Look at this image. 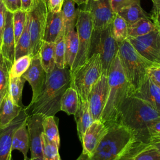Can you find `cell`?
Masks as SVG:
<instances>
[{
	"label": "cell",
	"instance_id": "6da1fadb",
	"mask_svg": "<svg viewBox=\"0 0 160 160\" xmlns=\"http://www.w3.org/2000/svg\"><path fill=\"white\" fill-rule=\"evenodd\" d=\"M70 81L69 68L61 69L55 66L50 73L47 74L45 83L38 97L25 107L28 116L33 114L55 116L60 111L61 98L69 86Z\"/></svg>",
	"mask_w": 160,
	"mask_h": 160
},
{
	"label": "cell",
	"instance_id": "7a4b0ae2",
	"mask_svg": "<svg viewBox=\"0 0 160 160\" xmlns=\"http://www.w3.org/2000/svg\"><path fill=\"white\" fill-rule=\"evenodd\" d=\"M108 78V96L101 121L109 128L118 123L121 107L134 93L132 88L124 75L118 53L111 64Z\"/></svg>",
	"mask_w": 160,
	"mask_h": 160
},
{
	"label": "cell",
	"instance_id": "3957f363",
	"mask_svg": "<svg viewBox=\"0 0 160 160\" xmlns=\"http://www.w3.org/2000/svg\"><path fill=\"white\" fill-rule=\"evenodd\" d=\"M159 116L160 113L149 104L132 95L125 101L121 107L117 124L128 128L135 138L149 144L148 124Z\"/></svg>",
	"mask_w": 160,
	"mask_h": 160
},
{
	"label": "cell",
	"instance_id": "277c9868",
	"mask_svg": "<svg viewBox=\"0 0 160 160\" xmlns=\"http://www.w3.org/2000/svg\"><path fill=\"white\" fill-rule=\"evenodd\" d=\"M118 44V54L122 69L134 92L146 79L148 69L154 64L139 54L128 39Z\"/></svg>",
	"mask_w": 160,
	"mask_h": 160
},
{
	"label": "cell",
	"instance_id": "5b68a950",
	"mask_svg": "<svg viewBox=\"0 0 160 160\" xmlns=\"http://www.w3.org/2000/svg\"><path fill=\"white\" fill-rule=\"evenodd\" d=\"M132 132L125 126L114 124L109 127L90 160H116L127 144L134 138Z\"/></svg>",
	"mask_w": 160,
	"mask_h": 160
},
{
	"label": "cell",
	"instance_id": "8992f818",
	"mask_svg": "<svg viewBox=\"0 0 160 160\" xmlns=\"http://www.w3.org/2000/svg\"><path fill=\"white\" fill-rule=\"evenodd\" d=\"M102 75V62L99 53L92 54L81 66L71 73L69 86L78 92L81 100H88L93 85Z\"/></svg>",
	"mask_w": 160,
	"mask_h": 160
},
{
	"label": "cell",
	"instance_id": "52a82bcc",
	"mask_svg": "<svg viewBox=\"0 0 160 160\" xmlns=\"http://www.w3.org/2000/svg\"><path fill=\"white\" fill-rule=\"evenodd\" d=\"M118 51L119 44L113 36L112 24L101 31L92 32L89 57L94 53L100 54L102 74L108 76L111 64Z\"/></svg>",
	"mask_w": 160,
	"mask_h": 160
},
{
	"label": "cell",
	"instance_id": "ba28073f",
	"mask_svg": "<svg viewBox=\"0 0 160 160\" xmlns=\"http://www.w3.org/2000/svg\"><path fill=\"white\" fill-rule=\"evenodd\" d=\"M76 30L78 38V51L70 72H74L89 58L93 27L89 11L78 9L76 22Z\"/></svg>",
	"mask_w": 160,
	"mask_h": 160
},
{
	"label": "cell",
	"instance_id": "9c48e42d",
	"mask_svg": "<svg viewBox=\"0 0 160 160\" xmlns=\"http://www.w3.org/2000/svg\"><path fill=\"white\" fill-rule=\"evenodd\" d=\"M48 12L47 5L43 0H34L32 8L28 12L32 56L39 52L43 42Z\"/></svg>",
	"mask_w": 160,
	"mask_h": 160
},
{
	"label": "cell",
	"instance_id": "30bf717a",
	"mask_svg": "<svg viewBox=\"0 0 160 160\" xmlns=\"http://www.w3.org/2000/svg\"><path fill=\"white\" fill-rule=\"evenodd\" d=\"M127 39L136 51L154 64L160 65V31L158 28L148 34Z\"/></svg>",
	"mask_w": 160,
	"mask_h": 160
},
{
	"label": "cell",
	"instance_id": "8fae6325",
	"mask_svg": "<svg viewBox=\"0 0 160 160\" xmlns=\"http://www.w3.org/2000/svg\"><path fill=\"white\" fill-rule=\"evenodd\" d=\"M85 9L89 11L93 31H101L112 23L116 13L112 10L109 0H88Z\"/></svg>",
	"mask_w": 160,
	"mask_h": 160
},
{
	"label": "cell",
	"instance_id": "7c38bea8",
	"mask_svg": "<svg viewBox=\"0 0 160 160\" xmlns=\"http://www.w3.org/2000/svg\"><path fill=\"white\" fill-rule=\"evenodd\" d=\"M108 92V76L102 74L98 81L92 87L88 98L90 114L94 121L101 120L107 102Z\"/></svg>",
	"mask_w": 160,
	"mask_h": 160
},
{
	"label": "cell",
	"instance_id": "4fadbf2b",
	"mask_svg": "<svg viewBox=\"0 0 160 160\" xmlns=\"http://www.w3.org/2000/svg\"><path fill=\"white\" fill-rule=\"evenodd\" d=\"M45 117L41 114H33L28 116L26 119L31 158H43L41 136L44 132L42 122Z\"/></svg>",
	"mask_w": 160,
	"mask_h": 160
},
{
	"label": "cell",
	"instance_id": "5bb4252c",
	"mask_svg": "<svg viewBox=\"0 0 160 160\" xmlns=\"http://www.w3.org/2000/svg\"><path fill=\"white\" fill-rule=\"evenodd\" d=\"M25 108L6 127L0 128V160H11L12 136L16 130L27 119Z\"/></svg>",
	"mask_w": 160,
	"mask_h": 160
},
{
	"label": "cell",
	"instance_id": "9a60e30c",
	"mask_svg": "<svg viewBox=\"0 0 160 160\" xmlns=\"http://www.w3.org/2000/svg\"><path fill=\"white\" fill-rule=\"evenodd\" d=\"M108 130L109 128L101 120L93 121L88 128L82 137V152L91 158Z\"/></svg>",
	"mask_w": 160,
	"mask_h": 160
},
{
	"label": "cell",
	"instance_id": "2e32d148",
	"mask_svg": "<svg viewBox=\"0 0 160 160\" xmlns=\"http://www.w3.org/2000/svg\"><path fill=\"white\" fill-rule=\"evenodd\" d=\"M47 74L43 69L39 52L32 56L31 64L22 77L29 82L32 91L31 101L34 100L40 93L46 79Z\"/></svg>",
	"mask_w": 160,
	"mask_h": 160
},
{
	"label": "cell",
	"instance_id": "e0dca14e",
	"mask_svg": "<svg viewBox=\"0 0 160 160\" xmlns=\"http://www.w3.org/2000/svg\"><path fill=\"white\" fill-rule=\"evenodd\" d=\"M16 42L12 23V13L8 11L5 26L2 34L0 52L8 67L11 68L15 61Z\"/></svg>",
	"mask_w": 160,
	"mask_h": 160
},
{
	"label": "cell",
	"instance_id": "ac0fdd59",
	"mask_svg": "<svg viewBox=\"0 0 160 160\" xmlns=\"http://www.w3.org/2000/svg\"><path fill=\"white\" fill-rule=\"evenodd\" d=\"M133 96L145 101L160 113V88L148 76L140 88L133 93Z\"/></svg>",
	"mask_w": 160,
	"mask_h": 160
},
{
	"label": "cell",
	"instance_id": "d6986e66",
	"mask_svg": "<svg viewBox=\"0 0 160 160\" xmlns=\"http://www.w3.org/2000/svg\"><path fill=\"white\" fill-rule=\"evenodd\" d=\"M64 30L61 12H48L43 41L55 42L61 33Z\"/></svg>",
	"mask_w": 160,
	"mask_h": 160
},
{
	"label": "cell",
	"instance_id": "ffe728a7",
	"mask_svg": "<svg viewBox=\"0 0 160 160\" xmlns=\"http://www.w3.org/2000/svg\"><path fill=\"white\" fill-rule=\"evenodd\" d=\"M24 108L14 104L7 91L0 103V128L8 126Z\"/></svg>",
	"mask_w": 160,
	"mask_h": 160
},
{
	"label": "cell",
	"instance_id": "44dd1931",
	"mask_svg": "<svg viewBox=\"0 0 160 160\" xmlns=\"http://www.w3.org/2000/svg\"><path fill=\"white\" fill-rule=\"evenodd\" d=\"M74 116L76 122L78 137L79 140L82 141L84 132L94 121L90 114L88 100L79 99L78 109Z\"/></svg>",
	"mask_w": 160,
	"mask_h": 160
},
{
	"label": "cell",
	"instance_id": "7402d4cb",
	"mask_svg": "<svg viewBox=\"0 0 160 160\" xmlns=\"http://www.w3.org/2000/svg\"><path fill=\"white\" fill-rule=\"evenodd\" d=\"M66 42V67L72 68L78 51V38L75 28L65 32Z\"/></svg>",
	"mask_w": 160,
	"mask_h": 160
},
{
	"label": "cell",
	"instance_id": "603a6c76",
	"mask_svg": "<svg viewBox=\"0 0 160 160\" xmlns=\"http://www.w3.org/2000/svg\"><path fill=\"white\" fill-rule=\"evenodd\" d=\"M12 151L18 150L22 152L24 159L28 158V152L29 149V134L26 125V121L19 126L14 132L12 139Z\"/></svg>",
	"mask_w": 160,
	"mask_h": 160
},
{
	"label": "cell",
	"instance_id": "cb8c5ba5",
	"mask_svg": "<svg viewBox=\"0 0 160 160\" xmlns=\"http://www.w3.org/2000/svg\"><path fill=\"white\" fill-rule=\"evenodd\" d=\"M41 65L46 74L50 73L55 68V42L43 41L39 51Z\"/></svg>",
	"mask_w": 160,
	"mask_h": 160
},
{
	"label": "cell",
	"instance_id": "d4e9b609",
	"mask_svg": "<svg viewBox=\"0 0 160 160\" xmlns=\"http://www.w3.org/2000/svg\"><path fill=\"white\" fill-rule=\"evenodd\" d=\"M79 98L77 91L69 86L64 91L61 100L60 111L68 115H74L78 109Z\"/></svg>",
	"mask_w": 160,
	"mask_h": 160
},
{
	"label": "cell",
	"instance_id": "484cf974",
	"mask_svg": "<svg viewBox=\"0 0 160 160\" xmlns=\"http://www.w3.org/2000/svg\"><path fill=\"white\" fill-rule=\"evenodd\" d=\"M117 14L126 21L128 25L133 24L142 18H149V15L141 8L140 2H135L123 8Z\"/></svg>",
	"mask_w": 160,
	"mask_h": 160
},
{
	"label": "cell",
	"instance_id": "4316f807",
	"mask_svg": "<svg viewBox=\"0 0 160 160\" xmlns=\"http://www.w3.org/2000/svg\"><path fill=\"white\" fill-rule=\"evenodd\" d=\"M26 55H31V42L28 14L23 32L16 43L15 60Z\"/></svg>",
	"mask_w": 160,
	"mask_h": 160
},
{
	"label": "cell",
	"instance_id": "83f0119b",
	"mask_svg": "<svg viewBox=\"0 0 160 160\" xmlns=\"http://www.w3.org/2000/svg\"><path fill=\"white\" fill-rule=\"evenodd\" d=\"M158 28L157 26L149 18H142L134 23L128 25V36L133 38L141 36Z\"/></svg>",
	"mask_w": 160,
	"mask_h": 160
},
{
	"label": "cell",
	"instance_id": "f1b7e54d",
	"mask_svg": "<svg viewBox=\"0 0 160 160\" xmlns=\"http://www.w3.org/2000/svg\"><path fill=\"white\" fill-rule=\"evenodd\" d=\"M74 0H64L61 9L65 32L72 28H75L78 9L75 8Z\"/></svg>",
	"mask_w": 160,
	"mask_h": 160
},
{
	"label": "cell",
	"instance_id": "f546056e",
	"mask_svg": "<svg viewBox=\"0 0 160 160\" xmlns=\"http://www.w3.org/2000/svg\"><path fill=\"white\" fill-rule=\"evenodd\" d=\"M149 144L134 138L119 154L116 160H134L137 155Z\"/></svg>",
	"mask_w": 160,
	"mask_h": 160
},
{
	"label": "cell",
	"instance_id": "4dcf8cb0",
	"mask_svg": "<svg viewBox=\"0 0 160 160\" xmlns=\"http://www.w3.org/2000/svg\"><path fill=\"white\" fill-rule=\"evenodd\" d=\"M26 81L22 76L9 78L8 86V92L14 103L22 108H24V106L22 104V93Z\"/></svg>",
	"mask_w": 160,
	"mask_h": 160
},
{
	"label": "cell",
	"instance_id": "1f68e13d",
	"mask_svg": "<svg viewBox=\"0 0 160 160\" xmlns=\"http://www.w3.org/2000/svg\"><path fill=\"white\" fill-rule=\"evenodd\" d=\"M58 119L54 116H46L42 122L44 133L46 137L59 147L60 138L58 126Z\"/></svg>",
	"mask_w": 160,
	"mask_h": 160
},
{
	"label": "cell",
	"instance_id": "d6a6232c",
	"mask_svg": "<svg viewBox=\"0 0 160 160\" xmlns=\"http://www.w3.org/2000/svg\"><path fill=\"white\" fill-rule=\"evenodd\" d=\"M112 34L118 42H121L128 37V23L118 14H116L112 23Z\"/></svg>",
	"mask_w": 160,
	"mask_h": 160
},
{
	"label": "cell",
	"instance_id": "836d02e7",
	"mask_svg": "<svg viewBox=\"0 0 160 160\" xmlns=\"http://www.w3.org/2000/svg\"><path fill=\"white\" fill-rule=\"evenodd\" d=\"M42 156L44 160H61L59 154V147L49 140L43 132L41 136Z\"/></svg>",
	"mask_w": 160,
	"mask_h": 160
},
{
	"label": "cell",
	"instance_id": "e575fe53",
	"mask_svg": "<svg viewBox=\"0 0 160 160\" xmlns=\"http://www.w3.org/2000/svg\"><path fill=\"white\" fill-rule=\"evenodd\" d=\"M55 62L58 68H66L65 30H63L55 42Z\"/></svg>",
	"mask_w": 160,
	"mask_h": 160
},
{
	"label": "cell",
	"instance_id": "d590c367",
	"mask_svg": "<svg viewBox=\"0 0 160 160\" xmlns=\"http://www.w3.org/2000/svg\"><path fill=\"white\" fill-rule=\"evenodd\" d=\"M32 56L26 55L16 59L9 69V78H19L29 68Z\"/></svg>",
	"mask_w": 160,
	"mask_h": 160
},
{
	"label": "cell",
	"instance_id": "8d00e7d4",
	"mask_svg": "<svg viewBox=\"0 0 160 160\" xmlns=\"http://www.w3.org/2000/svg\"><path fill=\"white\" fill-rule=\"evenodd\" d=\"M28 12L19 10L12 13V23L16 43L20 38L25 27Z\"/></svg>",
	"mask_w": 160,
	"mask_h": 160
},
{
	"label": "cell",
	"instance_id": "74e56055",
	"mask_svg": "<svg viewBox=\"0 0 160 160\" xmlns=\"http://www.w3.org/2000/svg\"><path fill=\"white\" fill-rule=\"evenodd\" d=\"M134 160H160V151L149 143L137 155Z\"/></svg>",
	"mask_w": 160,
	"mask_h": 160
},
{
	"label": "cell",
	"instance_id": "f35d334b",
	"mask_svg": "<svg viewBox=\"0 0 160 160\" xmlns=\"http://www.w3.org/2000/svg\"><path fill=\"white\" fill-rule=\"evenodd\" d=\"M9 69L0 52V92L8 89L9 80Z\"/></svg>",
	"mask_w": 160,
	"mask_h": 160
},
{
	"label": "cell",
	"instance_id": "ab89813d",
	"mask_svg": "<svg viewBox=\"0 0 160 160\" xmlns=\"http://www.w3.org/2000/svg\"><path fill=\"white\" fill-rule=\"evenodd\" d=\"M147 76L149 78L160 88V65L154 64L150 66L147 71Z\"/></svg>",
	"mask_w": 160,
	"mask_h": 160
},
{
	"label": "cell",
	"instance_id": "60d3db41",
	"mask_svg": "<svg viewBox=\"0 0 160 160\" xmlns=\"http://www.w3.org/2000/svg\"><path fill=\"white\" fill-rule=\"evenodd\" d=\"M138 2H140V0H109L111 8L115 13L124 7Z\"/></svg>",
	"mask_w": 160,
	"mask_h": 160
},
{
	"label": "cell",
	"instance_id": "b9f144b4",
	"mask_svg": "<svg viewBox=\"0 0 160 160\" xmlns=\"http://www.w3.org/2000/svg\"><path fill=\"white\" fill-rule=\"evenodd\" d=\"M148 130L151 137H160V116L152 119L148 124Z\"/></svg>",
	"mask_w": 160,
	"mask_h": 160
},
{
	"label": "cell",
	"instance_id": "7bdbcfd3",
	"mask_svg": "<svg viewBox=\"0 0 160 160\" xmlns=\"http://www.w3.org/2000/svg\"><path fill=\"white\" fill-rule=\"evenodd\" d=\"M7 11L12 13L21 10V0H2Z\"/></svg>",
	"mask_w": 160,
	"mask_h": 160
},
{
	"label": "cell",
	"instance_id": "ee69618b",
	"mask_svg": "<svg viewBox=\"0 0 160 160\" xmlns=\"http://www.w3.org/2000/svg\"><path fill=\"white\" fill-rule=\"evenodd\" d=\"M64 0H48V11L51 12H59L61 11Z\"/></svg>",
	"mask_w": 160,
	"mask_h": 160
},
{
	"label": "cell",
	"instance_id": "f6af8a7d",
	"mask_svg": "<svg viewBox=\"0 0 160 160\" xmlns=\"http://www.w3.org/2000/svg\"><path fill=\"white\" fill-rule=\"evenodd\" d=\"M153 9L150 18L157 27H158L160 25V1L153 2Z\"/></svg>",
	"mask_w": 160,
	"mask_h": 160
},
{
	"label": "cell",
	"instance_id": "bcb514c9",
	"mask_svg": "<svg viewBox=\"0 0 160 160\" xmlns=\"http://www.w3.org/2000/svg\"><path fill=\"white\" fill-rule=\"evenodd\" d=\"M7 9L2 0H0V44L2 39V32L5 26Z\"/></svg>",
	"mask_w": 160,
	"mask_h": 160
},
{
	"label": "cell",
	"instance_id": "7dc6e473",
	"mask_svg": "<svg viewBox=\"0 0 160 160\" xmlns=\"http://www.w3.org/2000/svg\"><path fill=\"white\" fill-rule=\"evenodd\" d=\"M21 10L26 12H29L32 8L34 0H21Z\"/></svg>",
	"mask_w": 160,
	"mask_h": 160
},
{
	"label": "cell",
	"instance_id": "c3c4849f",
	"mask_svg": "<svg viewBox=\"0 0 160 160\" xmlns=\"http://www.w3.org/2000/svg\"><path fill=\"white\" fill-rule=\"evenodd\" d=\"M149 143L155 146L160 151V137H151Z\"/></svg>",
	"mask_w": 160,
	"mask_h": 160
},
{
	"label": "cell",
	"instance_id": "681fc988",
	"mask_svg": "<svg viewBox=\"0 0 160 160\" xmlns=\"http://www.w3.org/2000/svg\"><path fill=\"white\" fill-rule=\"evenodd\" d=\"M76 160H90V157L87 154L82 152Z\"/></svg>",
	"mask_w": 160,
	"mask_h": 160
},
{
	"label": "cell",
	"instance_id": "f907efd6",
	"mask_svg": "<svg viewBox=\"0 0 160 160\" xmlns=\"http://www.w3.org/2000/svg\"><path fill=\"white\" fill-rule=\"evenodd\" d=\"M74 1L78 5H81L82 4H86L88 1V0H74Z\"/></svg>",
	"mask_w": 160,
	"mask_h": 160
},
{
	"label": "cell",
	"instance_id": "816d5d0a",
	"mask_svg": "<svg viewBox=\"0 0 160 160\" xmlns=\"http://www.w3.org/2000/svg\"><path fill=\"white\" fill-rule=\"evenodd\" d=\"M7 91H8V89H5V90H4V91L0 92V103H1V101H2V98H3V97L4 96V95L6 94V93L7 92Z\"/></svg>",
	"mask_w": 160,
	"mask_h": 160
},
{
	"label": "cell",
	"instance_id": "f5cc1de1",
	"mask_svg": "<svg viewBox=\"0 0 160 160\" xmlns=\"http://www.w3.org/2000/svg\"><path fill=\"white\" fill-rule=\"evenodd\" d=\"M24 160H44L43 158H26V159H24Z\"/></svg>",
	"mask_w": 160,
	"mask_h": 160
},
{
	"label": "cell",
	"instance_id": "db71d44e",
	"mask_svg": "<svg viewBox=\"0 0 160 160\" xmlns=\"http://www.w3.org/2000/svg\"><path fill=\"white\" fill-rule=\"evenodd\" d=\"M152 2H158V1H160V0H152Z\"/></svg>",
	"mask_w": 160,
	"mask_h": 160
},
{
	"label": "cell",
	"instance_id": "11a10c76",
	"mask_svg": "<svg viewBox=\"0 0 160 160\" xmlns=\"http://www.w3.org/2000/svg\"><path fill=\"white\" fill-rule=\"evenodd\" d=\"M44 2H45V3L46 4V5L48 4V0H43Z\"/></svg>",
	"mask_w": 160,
	"mask_h": 160
},
{
	"label": "cell",
	"instance_id": "9f6ffc18",
	"mask_svg": "<svg viewBox=\"0 0 160 160\" xmlns=\"http://www.w3.org/2000/svg\"><path fill=\"white\" fill-rule=\"evenodd\" d=\"M158 28V29H159V31H160V25H159Z\"/></svg>",
	"mask_w": 160,
	"mask_h": 160
},
{
	"label": "cell",
	"instance_id": "6f0895ef",
	"mask_svg": "<svg viewBox=\"0 0 160 160\" xmlns=\"http://www.w3.org/2000/svg\"><path fill=\"white\" fill-rule=\"evenodd\" d=\"M0 48H1V44H0Z\"/></svg>",
	"mask_w": 160,
	"mask_h": 160
},
{
	"label": "cell",
	"instance_id": "680465c9",
	"mask_svg": "<svg viewBox=\"0 0 160 160\" xmlns=\"http://www.w3.org/2000/svg\"><path fill=\"white\" fill-rule=\"evenodd\" d=\"M95 1H97V0H95Z\"/></svg>",
	"mask_w": 160,
	"mask_h": 160
}]
</instances>
